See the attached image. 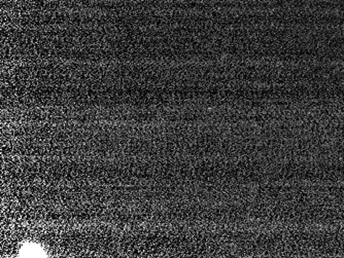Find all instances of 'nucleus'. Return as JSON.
Instances as JSON below:
<instances>
[{
	"label": "nucleus",
	"instance_id": "obj_1",
	"mask_svg": "<svg viewBox=\"0 0 344 258\" xmlns=\"http://www.w3.org/2000/svg\"><path fill=\"white\" fill-rule=\"evenodd\" d=\"M20 257H46L45 250L35 243H26L24 244L19 253Z\"/></svg>",
	"mask_w": 344,
	"mask_h": 258
}]
</instances>
